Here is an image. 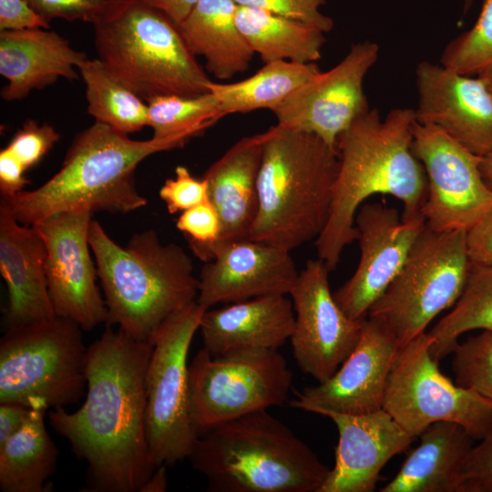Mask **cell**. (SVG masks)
<instances>
[{"mask_svg": "<svg viewBox=\"0 0 492 492\" xmlns=\"http://www.w3.org/2000/svg\"><path fill=\"white\" fill-rule=\"evenodd\" d=\"M153 344L107 325L87 347V394L74 412L52 409L54 430L86 461L89 492H139L158 467L146 433V374Z\"/></svg>", "mask_w": 492, "mask_h": 492, "instance_id": "1", "label": "cell"}, {"mask_svg": "<svg viewBox=\"0 0 492 492\" xmlns=\"http://www.w3.org/2000/svg\"><path fill=\"white\" fill-rule=\"evenodd\" d=\"M415 109L376 108L360 114L337 140L338 171L328 221L315 240L317 256L331 271L357 239L355 216L371 196L390 195L403 204L404 220L421 216L427 194L423 165L413 150ZM423 216V215H422Z\"/></svg>", "mask_w": 492, "mask_h": 492, "instance_id": "2", "label": "cell"}, {"mask_svg": "<svg viewBox=\"0 0 492 492\" xmlns=\"http://www.w3.org/2000/svg\"><path fill=\"white\" fill-rule=\"evenodd\" d=\"M188 141L135 140L95 121L75 137L60 169L46 183L0 200L26 226L69 210L128 213L148 202L137 189L138 165L152 154L181 148Z\"/></svg>", "mask_w": 492, "mask_h": 492, "instance_id": "3", "label": "cell"}, {"mask_svg": "<svg viewBox=\"0 0 492 492\" xmlns=\"http://www.w3.org/2000/svg\"><path fill=\"white\" fill-rule=\"evenodd\" d=\"M88 241L108 309L107 325L153 344L160 326L197 300L192 259L180 246L163 243L155 231L138 232L120 246L92 220Z\"/></svg>", "mask_w": 492, "mask_h": 492, "instance_id": "4", "label": "cell"}, {"mask_svg": "<svg viewBox=\"0 0 492 492\" xmlns=\"http://www.w3.org/2000/svg\"><path fill=\"white\" fill-rule=\"evenodd\" d=\"M265 133L249 239L291 251L316 240L328 221L338 150L313 134L277 124Z\"/></svg>", "mask_w": 492, "mask_h": 492, "instance_id": "5", "label": "cell"}, {"mask_svg": "<svg viewBox=\"0 0 492 492\" xmlns=\"http://www.w3.org/2000/svg\"><path fill=\"white\" fill-rule=\"evenodd\" d=\"M188 459L212 492H318L330 471L267 409L200 435Z\"/></svg>", "mask_w": 492, "mask_h": 492, "instance_id": "6", "label": "cell"}, {"mask_svg": "<svg viewBox=\"0 0 492 492\" xmlns=\"http://www.w3.org/2000/svg\"><path fill=\"white\" fill-rule=\"evenodd\" d=\"M94 31L97 58L146 102L209 92L211 79L179 24L146 0H122Z\"/></svg>", "mask_w": 492, "mask_h": 492, "instance_id": "7", "label": "cell"}, {"mask_svg": "<svg viewBox=\"0 0 492 492\" xmlns=\"http://www.w3.org/2000/svg\"><path fill=\"white\" fill-rule=\"evenodd\" d=\"M87 354L82 328L67 318L5 330L0 340V403L47 409L77 403L87 389Z\"/></svg>", "mask_w": 492, "mask_h": 492, "instance_id": "8", "label": "cell"}, {"mask_svg": "<svg viewBox=\"0 0 492 492\" xmlns=\"http://www.w3.org/2000/svg\"><path fill=\"white\" fill-rule=\"evenodd\" d=\"M470 268L466 231H435L425 226L367 317L382 323L401 347L456 304Z\"/></svg>", "mask_w": 492, "mask_h": 492, "instance_id": "9", "label": "cell"}, {"mask_svg": "<svg viewBox=\"0 0 492 492\" xmlns=\"http://www.w3.org/2000/svg\"><path fill=\"white\" fill-rule=\"evenodd\" d=\"M292 374L272 349L243 347L212 356L200 349L189 364L190 413L200 436L244 415L282 405Z\"/></svg>", "mask_w": 492, "mask_h": 492, "instance_id": "10", "label": "cell"}, {"mask_svg": "<svg viewBox=\"0 0 492 492\" xmlns=\"http://www.w3.org/2000/svg\"><path fill=\"white\" fill-rule=\"evenodd\" d=\"M430 346V336L423 333L400 347L382 408L415 438L430 425L447 421L481 440L492 429V401L446 376Z\"/></svg>", "mask_w": 492, "mask_h": 492, "instance_id": "11", "label": "cell"}, {"mask_svg": "<svg viewBox=\"0 0 492 492\" xmlns=\"http://www.w3.org/2000/svg\"><path fill=\"white\" fill-rule=\"evenodd\" d=\"M205 309L197 300L159 329L146 374V433L157 466L191 453L199 436L190 413L188 354Z\"/></svg>", "mask_w": 492, "mask_h": 492, "instance_id": "12", "label": "cell"}, {"mask_svg": "<svg viewBox=\"0 0 492 492\" xmlns=\"http://www.w3.org/2000/svg\"><path fill=\"white\" fill-rule=\"evenodd\" d=\"M413 150L427 179L421 213L428 229L467 231L492 210V190L482 176L481 157L441 129L417 121Z\"/></svg>", "mask_w": 492, "mask_h": 492, "instance_id": "13", "label": "cell"}, {"mask_svg": "<svg viewBox=\"0 0 492 492\" xmlns=\"http://www.w3.org/2000/svg\"><path fill=\"white\" fill-rule=\"evenodd\" d=\"M378 56L374 42L353 44L337 65L320 71L272 110L277 125L313 134L337 148L340 135L369 108L364 80Z\"/></svg>", "mask_w": 492, "mask_h": 492, "instance_id": "14", "label": "cell"}, {"mask_svg": "<svg viewBox=\"0 0 492 492\" xmlns=\"http://www.w3.org/2000/svg\"><path fill=\"white\" fill-rule=\"evenodd\" d=\"M329 272L308 260L290 292L294 326L290 341L298 366L318 383L328 380L357 344L364 319L349 317L331 292Z\"/></svg>", "mask_w": 492, "mask_h": 492, "instance_id": "15", "label": "cell"}, {"mask_svg": "<svg viewBox=\"0 0 492 492\" xmlns=\"http://www.w3.org/2000/svg\"><path fill=\"white\" fill-rule=\"evenodd\" d=\"M92 216L89 210H69L33 225L46 244V282L55 313L84 331L108 321L106 302L97 285V266L90 255Z\"/></svg>", "mask_w": 492, "mask_h": 492, "instance_id": "16", "label": "cell"}, {"mask_svg": "<svg viewBox=\"0 0 492 492\" xmlns=\"http://www.w3.org/2000/svg\"><path fill=\"white\" fill-rule=\"evenodd\" d=\"M355 227L359 262L333 296L349 317L363 320L400 272L425 221L422 215L404 220L395 208L374 202L360 207Z\"/></svg>", "mask_w": 492, "mask_h": 492, "instance_id": "17", "label": "cell"}, {"mask_svg": "<svg viewBox=\"0 0 492 492\" xmlns=\"http://www.w3.org/2000/svg\"><path fill=\"white\" fill-rule=\"evenodd\" d=\"M199 259L197 302L205 309L267 295H289L299 272L291 251L250 239L207 248Z\"/></svg>", "mask_w": 492, "mask_h": 492, "instance_id": "18", "label": "cell"}, {"mask_svg": "<svg viewBox=\"0 0 492 492\" xmlns=\"http://www.w3.org/2000/svg\"><path fill=\"white\" fill-rule=\"evenodd\" d=\"M400 345L378 321L366 317L360 339L326 381L296 394L291 406L361 415L383 407L387 379Z\"/></svg>", "mask_w": 492, "mask_h": 492, "instance_id": "19", "label": "cell"}, {"mask_svg": "<svg viewBox=\"0 0 492 492\" xmlns=\"http://www.w3.org/2000/svg\"><path fill=\"white\" fill-rule=\"evenodd\" d=\"M416 121L434 126L472 153L492 151V94L478 76L422 61L415 70Z\"/></svg>", "mask_w": 492, "mask_h": 492, "instance_id": "20", "label": "cell"}, {"mask_svg": "<svg viewBox=\"0 0 492 492\" xmlns=\"http://www.w3.org/2000/svg\"><path fill=\"white\" fill-rule=\"evenodd\" d=\"M339 437L335 464L318 492H372L385 464L415 440L383 408L361 415L320 410Z\"/></svg>", "mask_w": 492, "mask_h": 492, "instance_id": "21", "label": "cell"}, {"mask_svg": "<svg viewBox=\"0 0 492 492\" xmlns=\"http://www.w3.org/2000/svg\"><path fill=\"white\" fill-rule=\"evenodd\" d=\"M46 244L33 226L20 223L0 200V272L8 301L4 330L56 316L46 274Z\"/></svg>", "mask_w": 492, "mask_h": 492, "instance_id": "22", "label": "cell"}, {"mask_svg": "<svg viewBox=\"0 0 492 492\" xmlns=\"http://www.w3.org/2000/svg\"><path fill=\"white\" fill-rule=\"evenodd\" d=\"M87 59L49 28L0 31V74L7 80L1 90L5 101L20 100L58 78L78 79Z\"/></svg>", "mask_w": 492, "mask_h": 492, "instance_id": "23", "label": "cell"}, {"mask_svg": "<svg viewBox=\"0 0 492 492\" xmlns=\"http://www.w3.org/2000/svg\"><path fill=\"white\" fill-rule=\"evenodd\" d=\"M265 136L264 131L241 138L202 176L220 222L219 239L210 246L249 239L258 210V176ZM210 246L195 256L199 258Z\"/></svg>", "mask_w": 492, "mask_h": 492, "instance_id": "24", "label": "cell"}, {"mask_svg": "<svg viewBox=\"0 0 492 492\" xmlns=\"http://www.w3.org/2000/svg\"><path fill=\"white\" fill-rule=\"evenodd\" d=\"M293 326L288 295H267L207 309L199 330L203 349L216 356L243 347L277 350L290 340Z\"/></svg>", "mask_w": 492, "mask_h": 492, "instance_id": "25", "label": "cell"}, {"mask_svg": "<svg viewBox=\"0 0 492 492\" xmlns=\"http://www.w3.org/2000/svg\"><path fill=\"white\" fill-rule=\"evenodd\" d=\"M419 445L381 492H459L460 478L474 438L460 425L436 422L420 435Z\"/></svg>", "mask_w": 492, "mask_h": 492, "instance_id": "26", "label": "cell"}, {"mask_svg": "<svg viewBox=\"0 0 492 492\" xmlns=\"http://www.w3.org/2000/svg\"><path fill=\"white\" fill-rule=\"evenodd\" d=\"M237 7L234 0H200L179 25L190 50L219 80L245 72L255 55L237 26Z\"/></svg>", "mask_w": 492, "mask_h": 492, "instance_id": "27", "label": "cell"}, {"mask_svg": "<svg viewBox=\"0 0 492 492\" xmlns=\"http://www.w3.org/2000/svg\"><path fill=\"white\" fill-rule=\"evenodd\" d=\"M46 407L30 408L20 429L0 445V490L46 492L55 473L58 449L47 432Z\"/></svg>", "mask_w": 492, "mask_h": 492, "instance_id": "28", "label": "cell"}, {"mask_svg": "<svg viewBox=\"0 0 492 492\" xmlns=\"http://www.w3.org/2000/svg\"><path fill=\"white\" fill-rule=\"evenodd\" d=\"M236 23L254 54L266 64L316 63L325 43L324 32L269 11L238 5Z\"/></svg>", "mask_w": 492, "mask_h": 492, "instance_id": "29", "label": "cell"}, {"mask_svg": "<svg viewBox=\"0 0 492 492\" xmlns=\"http://www.w3.org/2000/svg\"><path fill=\"white\" fill-rule=\"evenodd\" d=\"M322 71L316 63L273 61L248 78L233 83L210 81L208 90L225 115L272 110L293 90Z\"/></svg>", "mask_w": 492, "mask_h": 492, "instance_id": "30", "label": "cell"}, {"mask_svg": "<svg viewBox=\"0 0 492 492\" xmlns=\"http://www.w3.org/2000/svg\"><path fill=\"white\" fill-rule=\"evenodd\" d=\"M86 85L87 113L95 121L128 135L148 126V104L118 79L98 59H87L79 68Z\"/></svg>", "mask_w": 492, "mask_h": 492, "instance_id": "31", "label": "cell"}, {"mask_svg": "<svg viewBox=\"0 0 492 492\" xmlns=\"http://www.w3.org/2000/svg\"><path fill=\"white\" fill-rule=\"evenodd\" d=\"M473 330H492V266L471 265L461 296L428 333L431 355L439 362L453 354L458 338Z\"/></svg>", "mask_w": 492, "mask_h": 492, "instance_id": "32", "label": "cell"}, {"mask_svg": "<svg viewBox=\"0 0 492 492\" xmlns=\"http://www.w3.org/2000/svg\"><path fill=\"white\" fill-rule=\"evenodd\" d=\"M148 126L152 138H183L190 140L224 117L211 92L195 97L158 96L147 101Z\"/></svg>", "mask_w": 492, "mask_h": 492, "instance_id": "33", "label": "cell"}, {"mask_svg": "<svg viewBox=\"0 0 492 492\" xmlns=\"http://www.w3.org/2000/svg\"><path fill=\"white\" fill-rule=\"evenodd\" d=\"M492 64V0H484L474 26L445 48L441 65L477 76Z\"/></svg>", "mask_w": 492, "mask_h": 492, "instance_id": "34", "label": "cell"}, {"mask_svg": "<svg viewBox=\"0 0 492 492\" xmlns=\"http://www.w3.org/2000/svg\"><path fill=\"white\" fill-rule=\"evenodd\" d=\"M455 382L492 401V330L458 343L453 352Z\"/></svg>", "mask_w": 492, "mask_h": 492, "instance_id": "35", "label": "cell"}, {"mask_svg": "<svg viewBox=\"0 0 492 492\" xmlns=\"http://www.w3.org/2000/svg\"><path fill=\"white\" fill-rule=\"evenodd\" d=\"M122 0H27L45 20L82 21L93 26L107 18Z\"/></svg>", "mask_w": 492, "mask_h": 492, "instance_id": "36", "label": "cell"}, {"mask_svg": "<svg viewBox=\"0 0 492 492\" xmlns=\"http://www.w3.org/2000/svg\"><path fill=\"white\" fill-rule=\"evenodd\" d=\"M60 134L46 123L26 119L5 147L27 170L35 166L59 140Z\"/></svg>", "mask_w": 492, "mask_h": 492, "instance_id": "37", "label": "cell"}, {"mask_svg": "<svg viewBox=\"0 0 492 492\" xmlns=\"http://www.w3.org/2000/svg\"><path fill=\"white\" fill-rule=\"evenodd\" d=\"M176 227L184 233L194 255L216 242L220 231L218 212L209 199L182 211L177 219Z\"/></svg>", "mask_w": 492, "mask_h": 492, "instance_id": "38", "label": "cell"}, {"mask_svg": "<svg viewBox=\"0 0 492 492\" xmlns=\"http://www.w3.org/2000/svg\"><path fill=\"white\" fill-rule=\"evenodd\" d=\"M159 194L170 214L187 210L209 199L205 179L193 177L184 166L175 169V177L166 179Z\"/></svg>", "mask_w": 492, "mask_h": 492, "instance_id": "39", "label": "cell"}, {"mask_svg": "<svg viewBox=\"0 0 492 492\" xmlns=\"http://www.w3.org/2000/svg\"><path fill=\"white\" fill-rule=\"evenodd\" d=\"M238 5L261 8L317 27L327 33L333 27L331 17L321 12L326 0H234Z\"/></svg>", "mask_w": 492, "mask_h": 492, "instance_id": "40", "label": "cell"}, {"mask_svg": "<svg viewBox=\"0 0 492 492\" xmlns=\"http://www.w3.org/2000/svg\"><path fill=\"white\" fill-rule=\"evenodd\" d=\"M459 492H492V429L471 448L461 473Z\"/></svg>", "mask_w": 492, "mask_h": 492, "instance_id": "41", "label": "cell"}, {"mask_svg": "<svg viewBox=\"0 0 492 492\" xmlns=\"http://www.w3.org/2000/svg\"><path fill=\"white\" fill-rule=\"evenodd\" d=\"M27 0H0V31L49 28Z\"/></svg>", "mask_w": 492, "mask_h": 492, "instance_id": "42", "label": "cell"}, {"mask_svg": "<svg viewBox=\"0 0 492 492\" xmlns=\"http://www.w3.org/2000/svg\"><path fill=\"white\" fill-rule=\"evenodd\" d=\"M471 265L492 266V210L466 231Z\"/></svg>", "mask_w": 492, "mask_h": 492, "instance_id": "43", "label": "cell"}, {"mask_svg": "<svg viewBox=\"0 0 492 492\" xmlns=\"http://www.w3.org/2000/svg\"><path fill=\"white\" fill-rule=\"evenodd\" d=\"M26 169L5 148L0 151L1 196H13L24 190L28 183L24 176Z\"/></svg>", "mask_w": 492, "mask_h": 492, "instance_id": "44", "label": "cell"}, {"mask_svg": "<svg viewBox=\"0 0 492 492\" xmlns=\"http://www.w3.org/2000/svg\"><path fill=\"white\" fill-rule=\"evenodd\" d=\"M29 411L20 404L0 403V445L20 429Z\"/></svg>", "mask_w": 492, "mask_h": 492, "instance_id": "45", "label": "cell"}, {"mask_svg": "<svg viewBox=\"0 0 492 492\" xmlns=\"http://www.w3.org/2000/svg\"><path fill=\"white\" fill-rule=\"evenodd\" d=\"M177 24H180L200 0H146Z\"/></svg>", "mask_w": 492, "mask_h": 492, "instance_id": "46", "label": "cell"}, {"mask_svg": "<svg viewBox=\"0 0 492 492\" xmlns=\"http://www.w3.org/2000/svg\"><path fill=\"white\" fill-rule=\"evenodd\" d=\"M165 465L159 466L139 492H164L167 490V472Z\"/></svg>", "mask_w": 492, "mask_h": 492, "instance_id": "47", "label": "cell"}, {"mask_svg": "<svg viewBox=\"0 0 492 492\" xmlns=\"http://www.w3.org/2000/svg\"><path fill=\"white\" fill-rule=\"evenodd\" d=\"M480 170L485 181L492 190V151L482 157Z\"/></svg>", "mask_w": 492, "mask_h": 492, "instance_id": "48", "label": "cell"}, {"mask_svg": "<svg viewBox=\"0 0 492 492\" xmlns=\"http://www.w3.org/2000/svg\"><path fill=\"white\" fill-rule=\"evenodd\" d=\"M477 76H478L484 81L487 87L492 94V64Z\"/></svg>", "mask_w": 492, "mask_h": 492, "instance_id": "49", "label": "cell"}, {"mask_svg": "<svg viewBox=\"0 0 492 492\" xmlns=\"http://www.w3.org/2000/svg\"><path fill=\"white\" fill-rule=\"evenodd\" d=\"M473 2L474 0H463V14L464 15H466L469 11Z\"/></svg>", "mask_w": 492, "mask_h": 492, "instance_id": "50", "label": "cell"}]
</instances>
